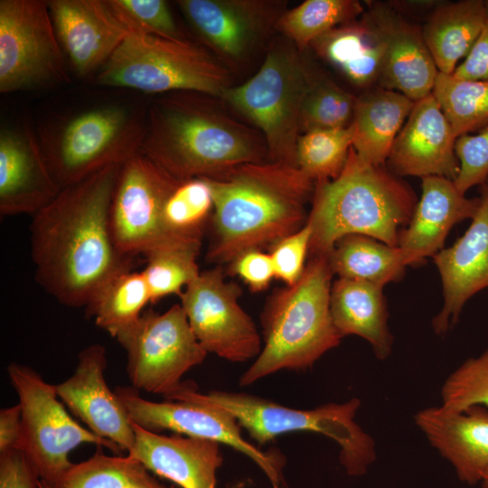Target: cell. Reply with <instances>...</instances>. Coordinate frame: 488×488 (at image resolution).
Wrapping results in <instances>:
<instances>
[{
  "label": "cell",
  "instance_id": "obj_37",
  "mask_svg": "<svg viewBox=\"0 0 488 488\" xmlns=\"http://www.w3.org/2000/svg\"><path fill=\"white\" fill-rule=\"evenodd\" d=\"M201 248L174 246L159 248L145 254L142 273L147 283L151 303L169 295H181L200 274L196 258Z\"/></svg>",
  "mask_w": 488,
  "mask_h": 488
},
{
  "label": "cell",
  "instance_id": "obj_20",
  "mask_svg": "<svg viewBox=\"0 0 488 488\" xmlns=\"http://www.w3.org/2000/svg\"><path fill=\"white\" fill-rule=\"evenodd\" d=\"M455 141L451 125L430 93L415 101L387 163L398 176H442L455 181L459 172Z\"/></svg>",
  "mask_w": 488,
  "mask_h": 488
},
{
  "label": "cell",
  "instance_id": "obj_25",
  "mask_svg": "<svg viewBox=\"0 0 488 488\" xmlns=\"http://www.w3.org/2000/svg\"><path fill=\"white\" fill-rule=\"evenodd\" d=\"M134 445L127 455L149 472L182 488H216L222 464L220 443L174 434L165 436L133 423Z\"/></svg>",
  "mask_w": 488,
  "mask_h": 488
},
{
  "label": "cell",
  "instance_id": "obj_14",
  "mask_svg": "<svg viewBox=\"0 0 488 488\" xmlns=\"http://www.w3.org/2000/svg\"><path fill=\"white\" fill-rule=\"evenodd\" d=\"M240 295L219 267L200 272L179 295L200 344L208 353L234 362L257 358L262 349L254 322L239 304Z\"/></svg>",
  "mask_w": 488,
  "mask_h": 488
},
{
  "label": "cell",
  "instance_id": "obj_21",
  "mask_svg": "<svg viewBox=\"0 0 488 488\" xmlns=\"http://www.w3.org/2000/svg\"><path fill=\"white\" fill-rule=\"evenodd\" d=\"M365 14L384 45L379 87L400 92L413 101L429 95L439 71L425 42L422 27L386 4L374 3Z\"/></svg>",
  "mask_w": 488,
  "mask_h": 488
},
{
  "label": "cell",
  "instance_id": "obj_16",
  "mask_svg": "<svg viewBox=\"0 0 488 488\" xmlns=\"http://www.w3.org/2000/svg\"><path fill=\"white\" fill-rule=\"evenodd\" d=\"M177 5L200 39L232 62L249 55L285 13L283 4L267 0H180Z\"/></svg>",
  "mask_w": 488,
  "mask_h": 488
},
{
  "label": "cell",
  "instance_id": "obj_40",
  "mask_svg": "<svg viewBox=\"0 0 488 488\" xmlns=\"http://www.w3.org/2000/svg\"><path fill=\"white\" fill-rule=\"evenodd\" d=\"M108 6L130 33L183 39L169 5L164 0H107Z\"/></svg>",
  "mask_w": 488,
  "mask_h": 488
},
{
  "label": "cell",
  "instance_id": "obj_26",
  "mask_svg": "<svg viewBox=\"0 0 488 488\" xmlns=\"http://www.w3.org/2000/svg\"><path fill=\"white\" fill-rule=\"evenodd\" d=\"M382 290L383 286L371 282L338 278L331 287L330 310L343 337L354 334L365 339L383 361L391 353L393 337Z\"/></svg>",
  "mask_w": 488,
  "mask_h": 488
},
{
  "label": "cell",
  "instance_id": "obj_38",
  "mask_svg": "<svg viewBox=\"0 0 488 488\" xmlns=\"http://www.w3.org/2000/svg\"><path fill=\"white\" fill-rule=\"evenodd\" d=\"M356 98L324 75L315 73L300 113V135L351 125Z\"/></svg>",
  "mask_w": 488,
  "mask_h": 488
},
{
  "label": "cell",
  "instance_id": "obj_33",
  "mask_svg": "<svg viewBox=\"0 0 488 488\" xmlns=\"http://www.w3.org/2000/svg\"><path fill=\"white\" fill-rule=\"evenodd\" d=\"M212 210L211 191L204 178L180 181L164 202V230L175 241L202 245L203 228Z\"/></svg>",
  "mask_w": 488,
  "mask_h": 488
},
{
  "label": "cell",
  "instance_id": "obj_6",
  "mask_svg": "<svg viewBox=\"0 0 488 488\" xmlns=\"http://www.w3.org/2000/svg\"><path fill=\"white\" fill-rule=\"evenodd\" d=\"M166 399L199 401L221 408L259 445L291 432L325 435L340 446V462L351 475L363 474L376 459L375 441L355 422L361 406L357 398L305 410L247 393L212 390L202 394L190 382L183 383Z\"/></svg>",
  "mask_w": 488,
  "mask_h": 488
},
{
  "label": "cell",
  "instance_id": "obj_15",
  "mask_svg": "<svg viewBox=\"0 0 488 488\" xmlns=\"http://www.w3.org/2000/svg\"><path fill=\"white\" fill-rule=\"evenodd\" d=\"M114 391L133 423L156 433L169 430L227 445L251 458L277 488V460L245 440L236 418L227 410L192 400L151 401L133 387H117Z\"/></svg>",
  "mask_w": 488,
  "mask_h": 488
},
{
  "label": "cell",
  "instance_id": "obj_49",
  "mask_svg": "<svg viewBox=\"0 0 488 488\" xmlns=\"http://www.w3.org/2000/svg\"><path fill=\"white\" fill-rule=\"evenodd\" d=\"M484 2H485V5H486V9H487V14H488V0L484 1Z\"/></svg>",
  "mask_w": 488,
  "mask_h": 488
},
{
  "label": "cell",
  "instance_id": "obj_18",
  "mask_svg": "<svg viewBox=\"0 0 488 488\" xmlns=\"http://www.w3.org/2000/svg\"><path fill=\"white\" fill-rule=\"evenodd\" d=\"M38 134L23 120L0 132V215L35 214L61 192Z\"/></svg>",
  "mask_w": 488,
  "mask_h": 488
},
{
  "label": "cell",
  "instance_id": "obj_41",
  "mask_svg": "<svg viewBox=\"0 0 488 488\" xmlns=\"http://www.w3.org/2000/svg\"><path fill=\"white\" fill-rule=\"evenodd\" d=\"M455 149L459 172L454 183L461 192L465 193L488 179V125L476 134L457 137Z\"/></svg>",
  "mask_w": 488,
  "mask_h": 488
},
{
  "label": "cell",
  "instance_id": "obj_47",
  "mask_svg": "<svg viewBox=\"0 0 488 488\" xmlns=\"http://www.w3.org/2000/svg\"><path fill=\"white\" fill-rule=\"evenodd\" d=\"M481 484L483 488H488V470L483 474Z\"/></svg>",
  "mask_w": 488,
  "mask_h": 488
},
{
  "label": "cell",
  "instance_id": "obj_28",
  "mask_svg": "<svg viewBox=\"0 0 488 488\" xmlns=\"http://www.w3.org/2000/svg\"><path fill=\"white\" fill-rule=\"evenodd\" d=\"M488 20L485 2L463 0L437 5L422 27L427 49L440 73L453 74Z\"/></svg>",
  "mask_w": 488,
  "mask_h": 488
},
{
  "label": "cell",
  "instance_id": "obj_50",
  "mask_svg": "<svg viewBox=\"0 0 488 488\" xmlns=\"http://www.w3.org/2000/svg\"><path fill=\"white\" fill-rule=\"evenodd\" d=\"M170 488H175L174 486H171Z\"/></svg>",
  "mask_w": 488,
  "mask_h": 488
},
{
  "label": "cell",
  "instance_id": "obj_13",
  "mask_svg": "<svg viewBox=\"0 0 488 488\" xmlns=\"http://www.w3.org/2000/svg\"><path fill=\"white\" fill-rule=\"evenodd\" d=\"M180 180L141 152L122 164L110 206V227L117 249L135 258L153 249L181 243L164 231L162 211Z\"/></svg>",
  "mask_w": 488,
  "mask_h": 488
},
{
  "label": "cell",
  "instance_id": "obj_45",
  "mask_svg": "<svg viewBox=\"0 0 488 488\" xmlns=\"http://www.w3.org/2000/svg\"><path fill=\"white\" fill-rule=\"evenodd\" d=\"M453 75L465 80H488V20L470 52Z\"/></svg>",
  "mask_w": 488,
  "mask_h": 488
},
{
  "label": "cell",
  "instance_id": "obj_31",
  "mask_svg": "<svg viewBox=\"0 0 488 488\" xmlns=\"http://www.w3.org/2000/svg\"><path fill=\"white\" fill-rule=\"evenodd\" d=\"M149 303L151 295L142 271L127 269L106 281L86 308L96 325L115 338L142 315Z\"/></svg>",
  "mask_w": 488,
  "mask_h": 488
},
{
  "label": "cell",
  "instance_id": "obj_19",
  "mask_svg": "<svg viewBox=\"0 0 488 488\" xmlns=\"http://www.w3.org/2000/svg\"><path fill=\"white\" fill-rule=\"evenodd\" d=\"M69 64L80 77L97 74L130 34L107 0L47 1Z\"/></svg>",
  "mask_w": 488,
  "mask_h": 488
},
{
  "label": "cell",
  "instance_id": "obj_8",
  "mask_svg": "<svg viewBox=\"0 0 488 488\" xmlns=\"http://www.w3.org/2000/svg\"><path fill=\"white\" fill-rule=\"evenodd\" d=\"M105 87L148 94L192 91L221 99L228 70L205 49L185 39L130 33L95 75Z\"/></svg>",
  "mask_w": 488,
  "mask_h": 488
},
{
  "label": "cell",
  "instance_id": "obj_23",
  "mask_svg": "<svg viewBox=\"0 0 488 488\" xmlns=\"http://www.w3.org/2000/svg\"><path fill=\"white\" fill-rule=\"evenodd\" d=\"M422 179V192L411 219L399 235L398 248L406 266H419L443 249L451 229L472 219L480 199H469L453 180L442 176Z\"/></svg>",
  "mask_w": 488,
  "mask_h": 488
},
{
  "label": "cell",
  "instance_id": "obj_3",
  "mask_svg": "<svg viewBox=\"0 0 488 488\" xmlns=\"http://www.w3.org/2000/svg\"><path fill=\"white\" fill-rule=\"evenodd\" d=\"M217 99L178 91L154 99L140 152L180 181L214 178L263 161L265 141L221 110Z\"/></svg>",
  "mask_w": 488,
  "mask_h": 488
},
{
  "label": "cell",
  "instance_id": "obj_4",
  "mask_svg": "<svg viewBox=\"0 0 488 488\" xmlns=\"http://www.w3.org/2000/svg\"><path fill=\"white\" fill-rule=\"evenodd\" d=\"M418 199L413 189L383 165L362 162L352 147L342 173L316 182L306 222L309 252L328 256L344 236L360 234L398 247Z\"/></svg>",
  "mask_w": 488,
  "mask_h": 488
},
{
  "label": "cell",
  "instance_id": "obj_36",
  "mask_svg": "<svg viewBox=\"0 0 488 488\" xmlns=\"http://www.w3.org/2000/svg\"><path fill=\"white\" fill-rule=\"evenodd\" d=\"M352 143V125L303 133L296 146L297 166L314 182L335 179L345 166Z\"/></svg>",
  "mask_w": 488,
  "mask_h": 488
},
{
  "label": "cell",
  "instance_id": "obj_10",
  "mask_svg": "<svg viewBox=\"0 0 488 488\" xmlns=\"http://www.w3.org/2000/svg\"><path fill=\"white\" fill-rule=\"evenodd\" d=\"M22 412V449L37 467L41 480L54 488L73 463L70 453L81 444L122 450L81 427L66 410L55 385L46 382L29 366L12 362L7 367Z\"/></svg>",
  "mask_w": 488,
  "mask_h": 488
},
{
  "label": "cell",
  "instance_id": "obj_2",
  "mask_svg": "<svg viewBox=\"0 0 488 488\" xmlns=\"http://www.w3.org/2000/svg\"><path fill=\"white\" fill-rule=\"evenodd\" d=\"M204 179L213 199L209 261L232 262L241 253L274 244L306 223L305 205L314 186L297 166L253 162Z\"/></svg>",
  "mask_w": 488,
  "mask_h": 488
},
{
  "label": "cell",
  "instance_id": "obj_22",
  "mask_svg": "<svg viewBox=\"0 0 488 488\" xmlns=\"http://www.w3.org/2000/svg\"><path fill=\"white\" fill-rule=\"evenodd\" d=\"M480 204L465 234L434 257L444 292V305L433 319L435 333L444 334L457 321L474 294L488 287V179L481 185Z\"/></svg>",
  "mask_w": 488,
  "mask_h": 488
},
{
  "label": "cell",
  "instance_id": "obj_42",
  "mask_svg": "<svg viewBox=\"0 0 488 488\" xmlns=\"http://www.w3.org/2000/svg\"><path fill=\"white\" fill-rule=\"evenodd\" d=\"M312 230L306 222L302 228L273 244L269 254L275 277L292 286L301 277L305 260L309 252Z\"/></svg>",
  "mask_w": 488,
  "mask_h": 488
},
{
  "label": "cell",
  "instance_id": "obj_35",
  "mask_svg": "<svg viewBox=\"0 0 488 488\" xmlns=\"http://www.w3.org/2000/svg\"><path fill=\"white\" fill-rule=\"evenodd\" d=\"M363 13L362 5L356 0H306L285 11L276 29L301 51L324 33L356 20Z\"/></svg>",
  "mask_w": 488,
  "mask_h": 488
},
{
  "label": "cell",
  "instance_id": "obj_12",
  "mask_svg": "<svg viewBox=\"0 0 488 488\" xmlns=\"http://www.w3.org/2000/svg\"><path fill=\"white\" fill-rule=\"evenodd\" d=\"M47 1H0V92L32 90L70 81Z\"/></svg>",
  "mask_w": 488,
  "mask_h": 488
},
{
  "label": "cell",
  "instance_id": "obj_32",
  "mask_svg": "<svg viewBox=\"0 0 488 488\" xmlns=\"http://www.w3.org/2000/svg\"><path fill=\"white\" fill-rule=\"evenodd\" d=\"M54 488H166L146 467L127 455H106L95 453L89 459L73 464Z\"/></svg>",
  "mask_w": 488,
  "mask_h": 488
},
{
  "label": "cell",
  "instance_id": "obj_1",
  "mask_svg": "<svg viewBox=\"0 0 488 488\" xmlns=\"http://www.w3.org/2000/svg\"><path fill=\"white\" fill-rule=\"evenodd\" d=\"M122 164H111L61 190L33 215L31 256L36 281L61 304L87 306L133 258L117 248L110 206Z\"/></svg>",
  "mask_w": 488,
  "mask_h": 488
},
{
  "label": "cell",
  "instance_id": "obj_29",
  "mask_svg": "<svg viewBox=\"0 0 488 488\" xmlns=\"http://www.w3.org/2000/svg\"><path fill=\"white\" fill-rule=\"evenodd\" d=\"M361 18L329 31L311 45L352 84L371 88L379 84L384 45L367 14Z\"/></svg>",
  "mask_w": 488,
  "mask_h": 488
},
{
  "label": "cell",
  "instance_id": "obj_44",
  "mask_svg": "<svg viewBox=\"0 0 488 488\" xmlns=\"http://www.w3.org/2000/svg\"><path fill=\"white\" fill-rule=\"evenodd\" d=\"M230 263L232 272L240 277L253 291L267 288L275 277L270 255L259 249L247 250Z\"/></svg>",
  "mask_w": 488,
  "mask_h": 488
},
{
  "label": "cell",
  "instance_id": "obj_48",
  "mask_svg": "<svg viewBox=\"0 0 488 488\" xmlns=\"http://www.w3.org/2000/svg\"><path fill=\"white\" fill-rule=\"evenodd\" d=\"M38 488H52L48 483L43 482L42 480L40 481L39 487Z\"/></svg>",
  "mask_w": 488,
  "mask_h": 488
},
{
  "label": "cell",
  "instance_id": "obj_17",
  "mask_svg": "<svg viewBox=\"0 0 488 488\" xmlns=\"http://www.w3.org/2000/svg\"><path fill=\"white\" fill-rule=\"evenodd\" d=\"M107 362L104 345L87 346L78 355L73 374L55 385L56 392L89 430L129 452L135 441L133 422L118 396L107 384Z\"/></svg>",
  "mask_w": 488,
  "mask_h": 488
},
{
  "label": "cell",
  "instance_id": "obj_24",
  "mask_svg": "<svg viewBox=\"0 0 488 488\" xmlns=\"http://www.w3.org/2000/svg\"><path fill=\"white\" fill-rule=\"evenodd\" d=\"M414 420L462 482L481 483L488 470L487 407L474 405L456 412L430 407L418 411Z\"/></svg>",
  "mask_w": 488,
  "mask_h": 488
},
{
  "label": "cell",
  "instance_id": "obj_27",
  "mask_svg": "<svg viewBox=\"0 0 488 488\" xmlns=\"http://www.w3.org/2000/svg\"><path fill=\"white\" fill-rule=\"evenodd\" d=\"M414 103L400 92L379 86L356 98L352 148L362 162L375 166L387 162Z\"/></svg>",
  "mask_w": 488,
  "mask_h": 488
},
{
  "label": "cell",
  "instance_id": "obj_7",
  "mask_svg": "<svg viewBox=\"0 0 488 488\" xmlns=\"http://www.w3.org/2000/svg\"><path fill=\"white\" fill-rule=\"evenodd\" d=\"M146 111L111 104L57 119L39 129L47 164L61 189L140 152Z\"/></svg>",
  "mask_w": 488,
  "mask_h": 488
},
{
  "label": "cell",
  "instance_id": "obj_9",
  "mask_svg": "<svg viewBox=\"0 0 488 488\" xmlns=\"http://www.w3.org/2000/svg\"><path fill=\"white\" fill-rule=\"evenodd\" d=\"M296 49L271 47L258 72L221 97L259 128L270 161L295 166L301 108L316 73Z\"/></svg>",
  "mask_w": 488,
  "mask_h": 488
},
{
  "label": "cell",
  "instance_id": "obj_39",
  "mask_svg": "<svg viewBox=\"0 0 488 488\" xmlns=\"http://www.w3.org/2000/svg\"><path fill=\"white\" fill-rule=\"evenodd\" d=\"M441 407L461 411L474 405L488 408V349L456 368L441 389Z\"/></svg>",
  "mask_w": 488,
  "mask_h": 488
},
{
  "label": "cell",
  "instance_id": "obj_43",
  "mask_svg": "<svg viewBox=\"0 0 488 488\" xmlns=\"http://www.w3.org/2000/svg\"><path fill=\"white\" fill-rule=\"evenodd\" d=\"M41 475L23 449L0 453V488H38Z\"/></svg>",
  "mask_w": 488,
  "mask_h": 488
},
{
  "label": "cell",
  "instance_id": "obj_34",
  "mask_svg": "<svg viewBox=\"0 0 488 488\" xmlns=\"http://www.w3.org/2000/svg\"><path fill=\"white\" fill-rule=\"evenodd\" d=\"M431 94L457 137L488 125V80L438 72Z\"/></svg>",
  "mask_w": 488,
  "mask_h": 488
},
{
  "label": "cell",
  "instance_id": "obj_5",
  "mask_svg": "<svg viewBox=\"0 0 488 488\" xmlns=\"http://www.w3.org/2000/svg\"><path fill=\"white\" fill-rule=\"evenodd\" d=\"M333 275L328 256L313 257L297 282L271 297L262 314L264 346L240 386L282 370L311 368L340 344L330 310Z\"/></svg>",
  "mask_w": 488,
  "mask_h": 488
},
{
  "label": "cell",
  "instance_id": "obj_11",
  "mask_svg": "<svg viewBox=\"0 0 488 488\" xmlns=\"http://www.w3.org/2000/svg\"><path fill=\"white\" fill-rule=\"evenodd\" d=\"M115 338L127 352L131 387L165 399L182 388V377L208 354L180 304L163 314L145 311Z\"/></svg>",
  "mask_w": 488,
  "mask_h": 488
},
{
  "label": "cell",
  "instance_id": "obj_46",
  "mask_svg": "<svg viewBox=\"0 0 488 488\" xmlns=\"http://www.w3.org/2000/svg\"><path fill=\"white\" fill-rule=\"evenodd\" d=\"M23 425L19 404L0 410V453L22 449Z\"/></svg>",
  "mask_w": 488,
  "mask_h": 488
},
{
  "label": "cell",
  "instance_id": "obj_30",
  "mask_svg": "<svg viewBox=\"0 0 488 488\" xmlns=\"http://www.w3.org/2000/svg\"><path fill=\"white\" fill-rule=\"evenodd\" d=\"M328 258L333 273L339 278L362 280L381 286L401 279L407 267L398 247L360 234L340 239Z\"/></svg>",
  "mask_w": 488,
  "mask_h": 488
}]
</instances>
